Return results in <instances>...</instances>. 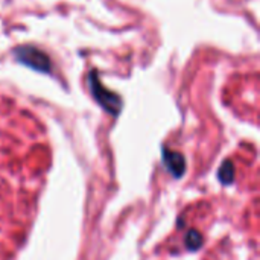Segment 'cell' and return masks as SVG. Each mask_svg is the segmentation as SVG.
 I'll return each mask as SVG.
<instances>
[]
</instances>
